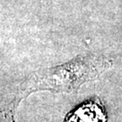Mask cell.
Listing matches in <instances>:
<instances>
[{"instance_id":"1","label":"cell","mask_w":122,"mask_h":122,"mask_svg":"<svg viewBox=\"0 0 122 122\" xmlns=\"http://www.w3.org/2000/svg\"><path fill=\"white\" fill-rule=\"evenodd\" d=\"M64 122H107V114L97 101H88L67 115Z\"/></svg>"}]
</instances>
